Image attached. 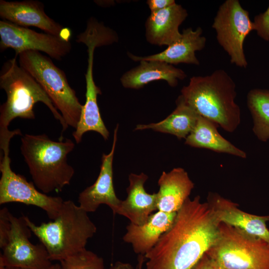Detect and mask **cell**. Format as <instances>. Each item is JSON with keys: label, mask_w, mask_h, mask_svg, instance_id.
Instances as JSON below:
<instances>
[{"label": "cell", "mask_w": 269, "mask_h": 269, "mask_svg": "<svg viewBox=\"0 0 269 269\" xmlns=\"http://www.w3.org/2000/svg\"><path fill=\"white\" fill-rule=\"evenodd\" d=\"M44 269H61V266L60 264H52L50 266H49L48 267Z\"/></svg>", "instance_id": "cell-32"}, {"label": "cell", "mask_w": 269, "mask_h": 269, "mask_svg": "<svg viewBox=\"0 0 269 269\" xmlns=\"http://www.w3.org/2000/svg\"><path fill=\"white\" fill-rule=\"evenodd\" d=\"M6 269H20L17 268H6Z\"/></svg>", "instance_id": "cell-33"}, {"label": "cell", "mask_w": 269, "mask_h": 269, "mask_svg": "<svg viewBox=\"0 0 269 269\" xmlns=\"http://www.w3.org/2000/svg\"><path fill=\"white\" fill-rule=\"evenodd\" d=\"M219 223H223L269 242L267 223L269 215L259 216L245 212L238 205L220 195L209 193L208 202Z\"/></svg>", "instance_id": "cell-14"}, {"label": "cell", "mask_w": 269, "mask_h": 269, "mask_svg": "<svg viewBox=\"0 0 269 269\" xmlns=\"http://www.w3.org/2000/svg\"><path fill=\"white\" fill-rule=\"evenodd\" d=\"M257 35L266 41H269V5L263 13L256 15L253 21Z\"/></svg>", "instance_id": "cell-26"}, {"label": "cell", "mask_w": 269, "mask_h": 269, "mask_svg": "<svg viewBox=\"0 0 269 269\" xmlns=\"http://www.w3.org/2000/svg\"><path fill=\"white\" fill-rule=\"evenodd\" d=\"M175 3L174 0H148L146 1L151 12L164 9Z\"/></svg>", "instance_id": "cell-29"}, {"label": "cell", "mask_w": 269, "mask_h": 269, "mask_svg": "<svg viewBox=\"0 0 269 269\" xmlns=\"http://www.w3.org/2000/svg\"><path fill=\"white\" fill-rule=\"evenodd\" d=\"M145 261L144 256L139 255L138 257V262L136 267V269H142L143 263Z\"/></svg>", "instance_id": "cell-31"}, {"label": "cell", "mask_w": 269, "mask_h": 269, "mask_svg": "<svg viewBox=\"0 0 269 269\" xmlns=\"http://www.w3.org/2000/svg\"><path fill=\"white\" fill-rule=\"evenodd\" d=\"M175 109L163 120L148 125H138L135 130L150 129L186 138L195 127L199 115L179 96Z\"/></svg>", "instance_id": "cell-23"}, {"label": "cell", "mask_w": 269, "mask_h": 269, "mask_svg": "<svg viewBox=\"0 0 269 269\" xmlns=\"http://www.w3.org/2000/svg\"><path fill=\"white\" fill-rule=\"evenodd\" d=\"M11 213L6 207L0 210V248L3 249L7 243L11 230Z\"/></svg>", "instance_id": "cell-27"}, {"label": "cell", "mask_w": 269, "mask_h": 269, "mask_svg": "<svg viewBox=\"0 0 269 269\" xmlns=\"http://www.w3.org/2000/svg\"><path fill=\"white\" fill-rule=\"evenodd\" d=\"M247 104L253 120V131L261 141L269 139V90L254 89L247 96Z\"/></svg>", "instance_id": "cell-24"}, {"label": "cell", "mask_w": 269, "mask_h": 269, "mask_svg": "<svg viewBox=\"0 0 269 269\" xmlns=\"http://www.w3.org/2000/svg\"><path fill=\"white\" fill-rule=\"evenodd\" d=\"M0 157V204L12 202L32 205L44 210L49 219H55L64 201L58 196H51L38 190L33 182H28L10 167L9 147L2 150Z\"/></svg>", "instance_id": "cell-9"}, {"label": "cell", "mask_w": 269, "mask_h": 269, "mask_svg": "<svg viewBox=\"0 0 269 269\" xmlns=\"http://www.w3.org/2000/svg\"><path fill=\"white\" fill-rule=\"evenodd\" d=\"M20 150L35 186L45 194L61 191L74 175L67 156L75 144L70 139L54 141L45 134H25Z\"/></svg>", "instance_id": "cell-4"}, {"label": "cell", "mask_w": 269, "mask_h": 269, "mask_svg": "<svg viewBox=\"0 0 269 269\" xmlns=\"http://www.w3.org/2000/svg\"><path fill=\"white\" fill-rule=\"evenodd\" d=\"M17 57L5 62L0 72V87L6 94V101L0 107V146L9 144L15 135H21L19 130L10 131L8 126L16 118L34 119L33 108L38 102L45 104L59 121L62 128L59 139H63L68 125L39 84L18 64Z\"/></svg>", "instance_id": "cell-2"}, {"label": "cell", "mask_w": 269, "mask_h": 269, "mask_svg": "<svg viewBox=\"0 0 269 269\" xmlns=\"http://www.w3.org/2000/svg\"><path fill=\"white\" fill-rule=\"evenodd\" d=\"M218 127L216 123L199 115L195 127L185 138V143L246 158V153L223 137L218 132Z\"/></svg>", "instance_id": "cell-22"}, {"label": "cell", "mask_w": 269, "mask_h": 269, "mask_svg": "<svg viewBox=\"0 0 269 269\" xmlns=\"http://www.w3.org/2000/svg\"><path fill=\"white\" fill-rule=\"evenodd\" d=\"M147 179V175L143 172L129 174L127 197L125 200H122L116 213L137 225L144 224L152 212L157 210V193H148L144 188Z\"/></svg>", "instance_id": "cell-17"}, {"label": "cell", "mask_w": 269, "mask_h": 269, "mask_svg": "<svg viewBox=\"0 0 269 269\" xmlns=\"http://www.w3.org/2000/svg\"><path fill=\"white\" fill-rule=\"evenodd\" d=\"M192 269H223L205 254Z\"/></svg>", "instance_id": "cell-28"}, {"label": "cell", "mask_w": 269, "mask_h": 269, "mask_svg": "<svg viewBox=\"0 0 269 269\" xmlns=\"http://www.w3.org/2000/svg\"><path fill=\"white\" fill-rule=\"evenodd\" d=\"M206 254L223 269H269V242L223 223Z\"/></svg>", "instance_id": "cell-7"}, {"label": "cell", "mask_w": 269, "mask_h": 269, "mask_svg": "<svg viewBox=\"0 0 269 269\" xmlns=\"http://www.w3.org/2000/svg\"><path fill=\"white\" fill-rule=\"evenodd\" d=\"M88 213L70 200L64 201L53 221L36 225L24 216L33 233L46 249L50 260L59 262L86 249L97 227Z\"/></svg>", "instance_id": "cell-5"}, {"label": "cell", "mask_w": 269, "mask_h": 269, "mask_svg": "<svg viewBox=\"0 0 269 269\" xmlns=\"http://www.w3.org/2000/svg\"><path fill=\"white\" fill-rule=\"evenodd\" d=\"M18 58L19 65L43 89L68 126L75 129L83 105L69 84L64 71L57 67L51 58L38 51H24Z\"/></svg>", "instance_id": "cell-6"}, {"label": "cell", "mask_w": 269, "mask_h": 269, "mask_svg": "<svg viewBox=\"0 0 269 269\" xmlns=\"http://www.w3.org/2000/svg\"><path fill=\"white\" fill-rule=\"evenodd\" d=\"M11 230L8 240L2 249L0 264L6 268L20 269H44L52 263L41 244H33L29 240L32 232L23 215L10 214Z\"/></svg>", "instance_id": "cell-10"}, {"label": "cell", "mask_w": 269, "mask_h": 269, "mask_svg": "<svg viewBox=\"0 0 269 269\" xmlns=\"http://www.w3.org/2000/svg\"><path fill=\"white\" fill-rule=\"evenodd\" d=\"M188 16L181 5L176 2L164 9L151 12L145 21V37L150 44L169 46L182 36L179 27Z\"/></svg>", "instance_id": "cell-16"}, {"label": "cell", "mask_w": 269, "mask_h": 269, "mask_svg": "<svg viewBox=\"0 0 269 269\" xmlns=\"http://www.w3.org/2000/svg\"><path fill=\"white\" fill-rule=\"evenodd\" d=\"M157 193V210L177 213L189 198L194 184L182 168H174L169 172L163 171L160 176Z\"/></svg>", "instance_id": "cell-20"}, {"label": "cell", "mask_w": 269, "mask_h": 269, "mask_svg": "<svg viewBox=\"0 0 269 269\" xmlns=\"http://www.w3.org/2000/svg\"><path fill=\"white\" fill-rule=\"evenodd\" d=\"M119 125L114 132L111 150L101 158L100 171L96 181L81 191L78 197L79 205L88 213L95 212L102 204L109 207L114 214L122 200L117 196L113 184V161L117 139Z\"/></svg>", "instance_id": "cell-12"}, {"label": "cell", "mask_w": 269, "mask_h": 269, "mask_svg": "<svg viewBox=\"0 0 269 269\" xmlns=\"http://www.w3.org/2000/svg\"><path fill=\"white\" fill-rule=\"evenodd\" d=\"M107 269H135L133 266L128 263L122 262L120 261L116 262L112 265L110 267ZM136 269V268L135 269Z\"/></svg>", "instance_id": "cell-30"}, {"label": "cell", "mask_w": 269, "mask_h": 269, "mask_svg": "<svg viewBox=\"0 0 269 269\" xmlns=\"http://www.w3.org/2000/svg\"><path fill=\"white\" fill-rule=\"evenodd\" d=\"M61 269H105L104 261L86 249L59 262Z\"/></svg>", "instance_id": "cell-25"}, {"label": "cell", "mask_w": 269, "mask_h": 269, "mask_svg": "<svg viewBox=\"0 0 269 269\" xmlns=\"http://www.w3.org/2000/svg\"><path fill=\"white\" fill-rule=\"evenodd\" d=\"M138 66L130 70L121 78L122 85L126 88L138 89L149 82L163 80L171 87H175L178 80H183L186 74L182 69L167 63L141 60Z\"/></svg>", "instance_id": "cell-21"}, {"label": "cell", "mask_w": 269, "mask_h": 269, "mask_svg": "<svg viewBox=\"0 0 269 269\" xmlns=\"http://www.w3.org/2000/svg\"><path fill=\"white\" fill-rule=\"evenodd\" d=\"M220 223L208 202L188 198L170 229L144 255L142 269H192L215 242Z\"/></svg>", "instance_id": "cell-1"}, {"label": "cell", "mask_w": 269, "mask_h": 269, "mask_svg": "<svg viewBox=\"0 0 269 269\" xmlns=\"http://www.w3.org/2000/svg\"><path fill=\"white\" fill-rule=\"evenodd\" d=\"M43 3L38 0H0V16L4 20L27 27L34 26L46 33L59 36L63 26L45 12Z\"/></svg>", "instance_id": "cell-15"}, {"label": "cell", "mask_w": 269, "mask_h": 269, "mask_svg": "<svg viewBox=\"0 0 269 269\" xmlns=\"http://www.w3.org/2000/svg\"><path fill=\"white\" fill-rule=\"evenodd\" d=\"M177 213L157 211L141 225L130 223L126 227L123 241L131 245L134 252L145 255L156 244L161 236L173 225Z\"/></svg>", "instance_id": "cell-18"}, {"label": "cell", "mask_w": 269, "mask_h": 269, "mask_svg": "<svg viewBox=\"0 0 269 269\" xmlns=\"http://www.w3.org/2000/svg\"><path fill=\"white\" fill-rule=\"evenodd\" d=\"M88 66L85 74L86 91V101L83 105L80 117L75 131L72 135L77 143L81 142L83 134L89 131H94L100 134L105 140L108 139L109 132L100 115L97 102V97L102 94L101 91L94 80L93 62L94 51L98 47L94 40L87 41Z\"/></svg>", "instance_id": "cell-13"}, {"label": "cell", "mask_w": 269, "mask_h": 269, "mask_svg": "<svg viewBox=\"0 0 269 269\" xmlns=\"http://www.w3.org/2000/svg\"><path fill=\"white\" fill-rule=\"evenodd\" d=\"M199 115L232 133L241 122V111L236 103V86L223 69L205 76H193L179 95Z\"/></svg>", "instance_id": "cell-3"}, {"label": "cell", "mask_w": 269, "mask_h": 269, "mask_svg": "<svg viewBox=\"0 0 269 269\" xmlns=\"http://www.w3.org/2000/svg\"><path fill=\"white\" fill-rule=\"evenodd\" d=\"M0 51L11 48L17 57L22 52L35 51L61 60L72 48L70 40L59 36L37 32L4 20L0 21Z\"/></svg>", "instance_id": "cell-11"}, {"label": "cell", "mask_w": 269, "mask_h": 269, "mask_svg": "<svg viewBox=\"0 0 269 269\" xmlns=\"http://www.w3.org/2000/svg\"><path fill=\"white\" fill-rule=\"evenodd\" d=\"M212 26L216 31L218 43L228 53L231 63L246 68L248 62L244 43L249 33L254 30L249 11L238 0H227L219 6Z\"/></svg>", "instance_id": "cell-8"}, {"label": "cell", "mask_w": 269, "mask_h": 269, "mask_svg": "<svg viewBox=\"0 0 269 269\" xmlns=\"http://www.w3.org/2000/svg\"><path fill=\"white\" fill-rule=\"evenodd\" d=\"M200 27L193 30L191 27L183 29L179 40L167 46L163 51L153 55L139 57L128 53L133 61L141 60L159 61L171 65L186 63L199 65L195 52L202 50L205 46L206 39L202 36Z\"/></svg>", "instance_id": "cell-19"}]
</instances>
